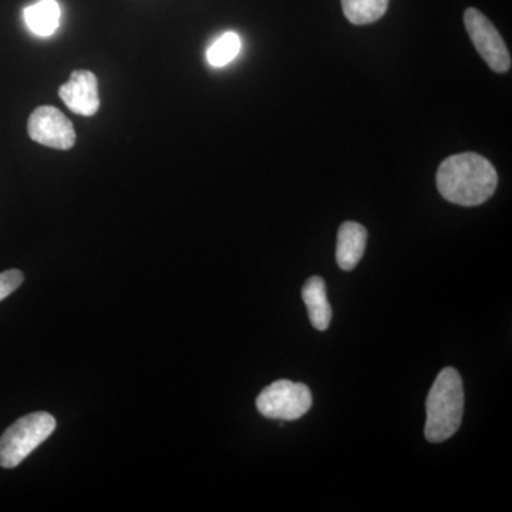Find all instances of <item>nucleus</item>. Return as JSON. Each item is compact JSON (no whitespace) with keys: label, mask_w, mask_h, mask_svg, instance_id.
I'll list each match as a JSON object with an SVG mask.
<instances>
[{"label":"nucleus","mask_w":512,"mask_h":512,"mask_svg":"<svg viewBox=\"0 0 512 512\" xmlns=\"http://www.w3.org/2000/svg\"><path fill=\"white\" fill-rule=\"evenodd\" d=\"M28 133L35 143L55 150H70L76 144V131L72 121L53 106L37 107L30 114Z\"/></svg>","instance_id":"6"},{"label":"nucleus","mask_w":512,"mask_h":512,"mask_svg":"<svg viewBox=\"0 0 512 512\" xmlns=\"http://www.w3.org/2000/svg\"><path fill=\"white\" fill-rule=\"evenodd\" d=\"M436 181L444 200L461 207H477L493 197L498 174L487 158L476 153H463L441 163Z\"/></svg>","instance_id":"1"},{"label":"nucleus","mask_w":512,"mask_h":512,"mask_svg":"<svg viewBox=\"0 0 512 512\" xmlns=\"http://www.w3.org/2000/svg\"><path fill=\"white\" fill-rule=\"evenodd\" d=\"M367 231L363 225L348 221L339 228L336 261L343 271H352L365 254Z\"/></svg>","instance_id":"8"},{"label":"nucleus","mask_w":512,"mask_h":512,"mask_svg":"<svg viewBox=\"0 0 512 512\" xmlns=\"http://www.w3.org/2000/svg\"><path fill=\"white\" fill-rule=\"evenodd\" d=\"M55 430V417L45 412L28 414L15 421L0 437V467H18Z\"/></svg>","instance_id":"3"},{"label":"nucleus","mask_w":512,"mask_h":512,"mask_svg":"<svg viewBox=\"0 0 512 512\" xmlns=\"http://www.w3.org/2000/svg\"><path fill=\"white\" fill-rule=\"evenodd\" d=\"M239 50H241V39L237 33H225L220 39L215 40L208 49V63L214 67L225 66L238 56Z\"/></svg>","instance_id":"12"},{"label":"nucleus","mask_w":512,"mask_h":512,"mask_svg":"<svg viewBox=\"0 0 512 512\" xmlns=\"http://www.w3.org/2000/svg\"><path fill=\"white\" fill-rule=\"evenodd\" d=\"M312 402V393L306 384L276 380L259 394L256 407L266 419L293 421L305 416Z\"/></svg>","instance_id":"4"},{"label":"nucleus","mask_w":512,"mask_h":512,"mask_svg":"<svg viewBox=\"0 0 512 512\" xmlns=\"http://www.w3.org/2000/svg\"><path fill=\"white\" fill-rule=\"evenodd\" d=\"M390 0H342L343 13L350 23L370 25L382 19Z\"/></svg>","instance_id":"11"},{"label":"nucleus","mask_w":512,"mask_h":512,"mask_svg":"<svg viewBox=\"0 0 512 512\" xmlns=\"http://www.w3.org/2000/svg\"><path fill=\"white\" fill-rule=\"evenodd\" d=\"M424 436L430 443H443L457 433L464 413L463 380L453 367L437 376L426 402Z\"/></svg>","instance_id":"2"},{"label":"nucleus","mask_w":512,"mask_h":512,"mask_svg":"<svg viewBox=\"0 0 512 512\" xmlns=\"http://www.w3.org/2000/svg\"><path fill=\"white\" fill-rule=\"evenodd\" d=\"M62 10L56 0H40L25 9V22L37 36H52L59 28Z\"/></svg>","instance_id":"10"},{"label":"nucleus","mask_w":512,"mask_h":512,"mask_svg":"<svg viewBox=\"0 0 512 512\" xmlns=\"http://www.w3.org/2000/svg\"><path fill=\"white\" fill-rule=\"evenodd\" d=\"M23 281H25V276L19 269L2 272L0 274V302L12 295L23 284Z\"/></svg>","instance_id":"13"},{"label":"nucleus","mask_w":512,"mask_h":512,"mask_svg":"<svg viewBox=\"0 0 512 512\" xmlns=\"http://www.w3.org/2000/svg\"><path fill=\"white\" fill-rule=\"evenodd\" d=\"M464 25L471 42L490 69L495 73H507L511 69V55L490 19L480 10L470 8L464 13Z\"/></svg>","instance_id":"5"},{"label":"nucleus","mask_w":512,"mask_h":512,"mask_svg":"<svg viewBox=\"0 0 512 512\" xmlns=\"http://www.w3.org/2000/svg\"><path fill=\"white\" fill-rule=\"evenodd\" d=\"M302 298L308 308L313 328L325 332L332 320V308L326 295V285L320 276H312L302 288Z\"/></svg>","instance_id":"9"},{"label":"nucleus","mask_w":512,"mask_h":512,"mask_svg":"<svg viewBox=\"0 0 512 512\" xmlns=\"http://www.w3.org/2000/svg\"><path fill=\"white\" fill-rule=\"evenodd\" d=\"M60 99L77 116L92 117L100 109L99 83L89 70H76L59 89Z\"/></svg>","instance_id":"7"}]
</instances>
